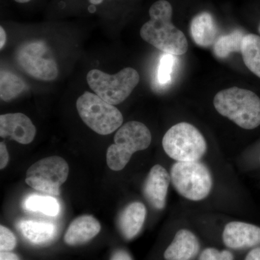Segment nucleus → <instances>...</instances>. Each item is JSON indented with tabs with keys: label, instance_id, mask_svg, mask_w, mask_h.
Wrapping results in <instances>:
<instances>
[{
	"label": "nucleus",
	"instance_id": "obj_32",
	"mask_svg": "<svg viewBox=\"0 0 260 260\" xmlns=\"http://www.w3.org/2000/svg\"><path fill=\"white\" fill-rule=\"evenodd\" d=\"M259 34H260V24H259Z\"/></svg>",
	"mask_w": 260,
	"mask_h": 260
},
{
	"label": "nucleus",
	"instance_id": "obj_1",
	"mask_svg": "<svg viewBox=\"0 0 260 260\" xmlns=\"http://www.w3.org/2000/svg\"><path fill=\"white\" fill-rule=\"evenodd\" d=\"M172 5L167 0H159L150 10V19L140 29V37L165 54L180 56L188 50V42L182 31L172 21Z\"/></svg>",
	"mask_w": 260,
	"mask_h": 260
},
{
	"label": "nucleus",
	"instance_id": "obj_24",
	"mask_svg": "<svg viewBox=\"0 0 260 260\" xmlns=\"http://www.w3.org/2000/svg\"><path fill=\"white\" fill-rule=\"evenodd\" d=\"M234 254L230 251H219L215 248H207L202 251L198 260H234Z\"/></svg>",
	"mask_w": 260,
	"mask_h": 260
},
{
	"label": "nucleus",
	"instance_id": "obj_30",
	"mask_svg": "<svg viewBox=\"0 0 260 260\" xmlns=\"http://www.w3.org/2000/svg\"><path fill=\"white\" fill-rule=\"evenodd\" d=\"M104 0H89L90 3L92 5H96L99 4H102Z\"/></svg>",
	"mask_w": 260,
	"mask_h": 260
},
{
	"label": "nucleus",
	"instance_id": "obj_20",
	"mask_svg": "<svg viewBox=\"0 0 260 260\" xmlns=\"http://www.w3.org/2000/svg\"><path fill=\"white\" fill-rule=\"evenodd\" d=\"M246 35L242 30H236L218 37L213 45L214 54L220 59H225L232 53H242L243 40Z\"/></svg>",
	"mask_w": 260,
	"mask_h": 260
},
{
	"label": "nucleus",
	"instance_id": "obj_12",
	"mask_svg": "<svg viewBox=\"0 0 260 260\" xmlns=\"http://www.w3.org/2000/svg\"><path fill=\"white\" fill-rule=\"evenodd\" d=\"M223 242L234 249L255 246L260 244V228L243 222H231L224 229Z\"/></svg>",
	"mask_w": 260,
	"mask_h": 260
},
{
	"label": "nucleus",
	"instance_id": "obj_28",
	"mask_svg": "<svg viewBox=\"0 0 260 260\" xmlns=\"http://www.w3.org/2000/svg\"><path fill=\"white\" fill-rule=\"evenodd\" d=\"M244 260H260V246L249 251Z\"/></svg>",
	"mask_w": 260,
	"mask_h": 260
},
{
	"label": "nucleus",
	"instance_id": "obj_6",
	"mask_svg": "<svg viewBox=\"0 0 260 260\" xmlns=\"http://www.w3.org/2000/svg\"><path fill=\"white\" fill-rule=\"evenodd\" d=\"M76 107L83 122L99 135L114 133L124 121L117 108L90 92H85L78 98Z\"/></svg>",
	"mask_w": 260,
	"mask_h": 260
},
{
	"label": "nucleus",
	"instance_id": "obj_25",
	"mask_svg": "<svg viewBox=\"0 0 260 260\" xmlns=\"http://www.w3.org/2000/svg\"><path fill=\"white\" fill-rule=\"evenodd\" d=\"M9 162V154L4 143H0V169L3 170Z\"/></svg>",
	"mask_w": 260,
	"mask_h": 260
},
{
	"label": "nucleus",
	"instance_id": "obj_31",
	"mask_svg": "<svg viewBox=\"0 0 260 260\" xmlns=\"http://www.w3.org/2000/svg\"><path fill=\"white\" fill-rule=\"evenodd\" d=\"M15 1L18 3H26L31 1V0H15Z\"/></svg>",
	"mask_w": 260,
	"mask_h": 260
},
{
	"label": "nucleus",
	"instance_id": "obj_17",
	"mask_svg": "<svg viewBox=\"0 0 260 260\" xmlns=\"http://www.w3.org/2000/svg\"><path fill=\"white\" fill-rule=\"evenodd\" d=\"M190 32L195 44L201 47H211L218 39L216 23L208 12H203L193 18Z\"/></svg>",
	"mask_w": 260,
	"mask_h": 260
},
{
	"label": "nucleus",
	"instance_id": "obj_14",
	"mask_svg": "<svg viewBox=\"0 0 260 260\" xmlns=\"http://www.w3.org/2000/svg\"><path fill=\"white\" fill-rule=\"evenodd\" d=\"M101 229L97 219L91 215H82L70 223L65 233L64 242L70 246L81 245L96 237Z\"/></svg>",
	"mask_w": 260,
	"mask_h": 260
},
{
	"label": "nucleus",
	"instance_id": "obj_16",
	"mask_svg": "<svg viewBox=\"0 0 260 260\" xmlns=\"http://www.w3.org/2000/svg\"><path fill=\"white\" fill-rule=\"evenodd\" d=\"M147 210L140 202L130 203L122 210L118 220V225L123 237L133 239L141 231L146 218Z\"/></svg>",
	"mask_w": 260,
	"mask_h": 260
},
{
	"label": "nucleus",
	"instance_id": "obj_7",
	"mask_svg": "<svg viewBox=\"0 0 260 260\" xmlns=\"http://www.w3.org/2000/svg\"><path fill=\"white\" fill-rule=\"evenodd\" d=\"M170 176L178 192L192 201L206 198L213 186L209 169L200 162H175L171 169Z\"/></svg>",
	"mask_w": 260,
	"mask_h": 260
},
{
	"label": "nucleus",
	"instance_id": "obj_9",
	"mask_svg": "<svg viewBox=\"0 0 260 260\" xmlns=\"http://www.w3.org/2000/svg\"><path fill=\"white\" fill-rule=\"evenodd\" d=\"M17 60L27 74L44 81H52L59 74L57 64L47 44L42 42L27 43L20 48Z\"/></svg>",
	"mask_w": 260,
	"mask_h": 260
},
{
	"label": "nucleus",
	"instance_id": "obj_18",
	"mask_svg": "<svg viewBox=\"0 0 260 260\" xmlns=\"http://www.w3.org/2000/svg\"><path fill=\"white\" fill-rule=\"evenodd\" d=\"M24 209L34 213H40L48 216L56 217L60 213L59 202L51 195L30 194L23 202Z\"/></svg>",
	"mask_w": 260,
	"mask_h": 260
},
{
	"label": "nucleus",
	"instance_id": "obj_13",
	"mask_svg": "<svg viewBox=\"0 0 260 260\" xmlns=\"http://www.w3.org/2000/svg\"><path fill=\"white\" fill-rule=\"evenodd\" d=\"M200 242L196 236L186 229L177 232L174 240L164 252L166 260H191L198 254Z\"/></svg>",
	"mask_w": 260,
	"mask_h": 260
},
{
	"label": "nucleus",
	"instance_id": "obj_22",
	"mask_svg": "<svg viewBox=\"0 0 260 260\" xmlns=\"http://www.w3.org/2000/svg\"><path fill=\"white\" fill-rule=\"evenodd\" d=\"M175 61V56L172 54H165L160 58L158 78L159 83L162 85L169 83L172 80V73Z\"/></svg>",
	"mask_w": 260,
	"mask_h": 260
},
{
	"label": "nucleus",
	"instance_id": "obj_2",
	"mask_svg": "<svg viewBox=\"0 0 260 260\" xmlns=\"http://www.w3.org/2000/svg\"><path fill=\"white\" fill-rule=\"evenodd\" d=\"M217 112L245 129L260 125V99L254 92L232 87L218 92L213 100Z\"/></svg>",
	"mask_w": 260,
	"mask_h": 260
},
{
	"label": "nucleus",
	"instance_id": "obj_23",
	"mask_svg": "<svg viewBox=\"0 0 260 260\" xmlns=\"http://www.w3.org/2000/svg\"><path fill=\"white\" fill-rule=\"evenodd\" d=\"M16 237L8 228L0 226V250L11 251L16 246Z\"/></svg>",
	"mask_w": 260,
	"mask_h": 260
},
{
	"label": "nucleus",
	"instance_id": "obj_10",
	"mask_svg": "<svg viewBox=\"0 0 260 260\" xmlns=\"http://www.w3.org/2000/svg\"><path fill=\"white\" fill-rule=\"evenodd\" d=\"M37 134V128L28 116L22 113L0 116V136L10 138L23 145L32 143Z\"/></svg>",
	"mask_w": 260,
	"mask_h": 260
},
{
	"label": "nucleus",
	"instance_id": "obj_4",
	"mask_svg": "<svg viewBox=\"0 0 260 260\" xmlns=\"http://www.w3.org/2000/svg\"><path fill=\"white\" fill-rule=\"evenodd\" d=\"M162 145L166 153L178 162L198 161L207 150L204 137L186 122L179 123L168 130Z\"/></svg>",
	"mask_w": 260,
	"mask_h": 260
},
{
	"label": "nucleus",
	"instance_id": "obj_3",
	"mask_svg": "<svg viewBox=\"0 0 260 260\" xmlns=\"http://www.w3.org/2000/svg\"><path fill=\"white\" fill-rule=\"evenodd\" d=\"M151 140V133L148 126L140 121H128L118 129L114 136V144L108 148V167L115 172L122 170L132 155L148 148Z\"/></svg>",
	"mask_w": 260,
	"mask_h": 260
},
{
	"label": "nucleus",
	"instance_id": "obj_26",
	"mask_svg": "<svg viewBox=\"0 0 260 260\" xmlns=\"http://www.w3.org/2000/svg\"><path fill=\"white\" fill-rule=\"evenodd\" d=\"M111 260H133L127 251L117 250L113 254Z\"/></svg>",
	"mask_w": 260,
	"mask_h": 260
},
{
	"label": "nucleus",
	"instance_id": "obj_21",
	"mask_svg": "<svg viewBox=\"0 0 260 260\" xmlns=\"http://www.w3.org/2000/svg\"><path fill=\"white\" fill-rule=\"evenodd\" d=\"M25 83L18 75L7 70H1L0 97L4 102H10L25 90Z\"/></svg>",
	"mask_w": 260,
	"mask_h": 260
},
{
	"label": "nucleus",
	"instance_id": "obj_5",
	"mask_svg": "<svg viewBox=\"0 0 260 260\" xmlns=\"http://www.w3.org/2000/svg\"><path fill=\"white\" fill-rule=\"evenodd\" d=\"M89 87L98 96L112 105L126 100L140 82L137 70L126 68L115 75H109L102 70L93 69L87 75Z\"/></svg>",
	"mask_w": 260,
	"mask_h": 260
},
{
	"label": "nucleus",
	"instance_id": "obj_19",
	"mask_svg": "<svg viewBox=\"0 0 260 260\" xmlns=\"http://www.w3.org/2000/svg\"><path fill=\"white\" fill-rule=\"evenodd\" d=\"M242 54L244 64L251 73L260 78V37L246 34L242 44Z\"/></svg>",
	"mask_w": 260,
	"mask_h": 260
},
{
	"label": "nucleus",
	"instance_id": "obj_27",
	"mask_svg": "<svg viewBox=\"0 0 260 260\" xmlns=\"http://www.w3.org/2000/svg\"><path fill=\"white\" fill-rule=\"evenodd\" d=\"M0 260H20L19 256L15 253L10 251H1Z\"/></svg>",
	"mask_w": 260,
	"mask_h": 260
},
{
	"label": "nucleus",
	"instance_id": "obj_8",
	"mask_svg": "<svg viewBox=\"0 0 260 260\" xmlns=\"http://www.w3.org/2000/svg\"><path fill=\"white\" fill-rule=\"evenodd\" d=\"M68 174L69 166L64 158L47 157L29 168L25 182L35 190L58 196L60 194V186L68 179Z\"/></svg>",
	"mask_w": 260,
	"mask_h": 260
},
{
	"label": "nucleus",
	"instance_id": "obj_15",
	"mask_svg": "<svg viewBox=\"0 0 260 260\" xmlns=\"http://www.w3.org/2000/svg\"><path fill=\"white\" fill-rule=\"evenodd\" d=\"M17 227L24 239L34 245L49 244L54 240L57 233L54 223L42 220H20Z\"/></svg>",
	"mask_w": 260,
	"mask_h": 260
},
{
	"label": "nucleus",
	"instance_id": "obj_29",
	"mask_svg": "<svg viewBox=\"0 0 260 260\" xmlns=\"http://www.w3.org/2000/svg\"><path fill=\"white\" fill-rule=\"evenodd\" d=\"M7 41V35L5 29L0 27V49H3Z\"/></svg>",
	"mask_w": 260,
	"mask_h": 260
},
{
	"label": "nucleus",
	"instance_id": "obj_11",
	"mask_svg": "<svg viewBox=\"0 0 260 260\" xmlns=\"http://www.w3.org/2000/svg\"><path fill=\"white\" fill-rule=\"evenodd\" d=\"M171 176L162 166H154L143 185V194L155 209H164L167 202Z\"/></svg>",
	"mask_w": 260,
	"mask_h": 260
}]
</instances>
